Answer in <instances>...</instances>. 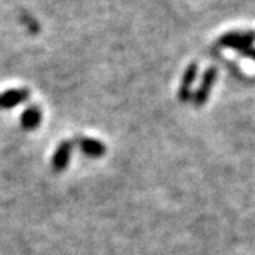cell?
Masks as SVG:
<instances>
[{
	"instance_id": "5",
	"label": "cell",
	"mask_w": 255,
	"mask_h": 255,
	"mask_svg": "<svg viewBox=\"0 0 255 255\" xmlns=\"http://www.w3.org/2000/svg\"><path fill=\"white\" fill-rule=\"evenodd\" d=\"M197 74H199V65L197 63H191L186 67L184 74H183L182 84H180V88L177 92V97L182 102H187L190 100L191 97V85L193 82L196 81L197 78Z\"/></svg>"
},
{
	"instance_id": "3",
	"label": "cell",
	"mask_w": 255,
	"mask_h": 255,
	"mask_svg": "<svg viewBox=\"0 0 255 255\" xmlns=\"http://www.w3.org/2000/svg\"><path fill=\"white\" fill-rule=\"evenodd\" d=\"M30 98L27 88H11L0 94V110H11Z\"/></svg>"
},
{
	"instance_id": "2",
	"label": "cell",
	"mask_w": 255,
	"mask_h": 255,
	"mask_svg": "<svg viewBox=\"0 0 255 255\" xmlns=\"http://www.w3.org/2000/svg\"><path fill=\"white\" fill-rule=\"evenodd\" d=\"M216 80H217V68L210 67L206 70V73L203 74L201 84L199 85L197 91L193 97V102L196 107H201L203 104H206V101L209 100L210 92L213 90V85H214Z\"/></svg>"
},
{
	"instance_id": "8",
	"label": "cell",
	"mask_w": 255,
	"mask_h": 255,
	"mask_svg": "<svg viewBox=\"0 0 255 255\" xmlns=\"http://www.w3.org/2000/svg\"><path fill=\"white\" fill-rule=\"evenodd\" d=\"M240 54L246 55V57H248V58H253V60H255V47H250V48H246V50L240 51Z\"/></svg>"
},
{
	"instance_id": "7",
	"label": "cell",
	"mask_w": 255,
	"mask_h": 255,
	"mask_svg": "<svg viewBox=\"0 0 255 255\" xmlns=\"http://www.w3.org/2000/svg\"><path fill=\"white\" fill-rule=\"evenodd\" d=\"M41 118H43L41 108L37 105H30L28 108L23 111L20 117V125L24 130H34L36 128L40 127Z\"/></svg>"
},
{
	"instance_id": "1",
	"label": "cell",
	"mask_w": 255,
	"mask_h": 255,
	"mask_svg": "<svg viewBox=\"0 0 255 255\" xmlns=\"http://www.w3.org/2000/svg\"><path fill=\"white\" fill-rule=\"evenodd\" d=\"M255 43V30H237V31H228L219 38V44L226 48L237 50L238 53L253 47Z\"/></svg>"
},
{
	"instance_id": "6",
	"label": "cell",
	"mask_w": 255,
	"mask_h": 255,
	"mask_svg": "<svg viewBox=\"0 0 255 255\" xmlns=\"http://www.w3.org/2000/svg\"><path fill=\"white\" fill-rule=\"evenodd\" d=\"M78 146H80V150H81L82 155L92 157V159L102 157L107 152L105 145L101 140L94 139V137H80L78 139Z\"/></svg>"
},
{
	"instance_id": "4",
	"label": "cell",
	"mask_w": 255,
	"mask_h": 255,
	"mask_svg": "<svg viewBox=\"0 0 255 255\" xmlns=\"http://www.w3.org/2000/svg\"><path fill=\"white\" fill-rule=\"evenodd\" d=\"M73 152V142L71 140H63L57 150H55L53 160H51V167L55 173H61L67 169V166L70 163V157Z\"/></svg>"
}]
</instances>
